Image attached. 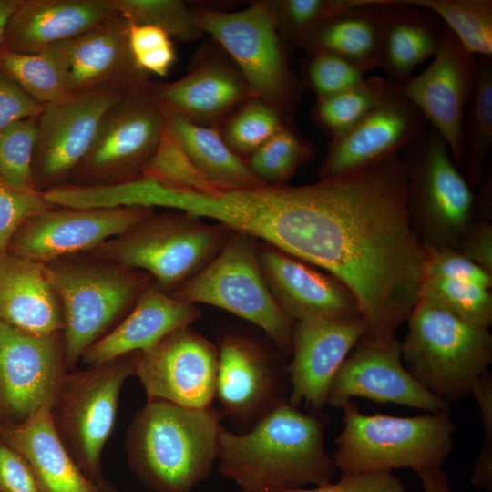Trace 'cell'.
<instances>
[{"mask_svg": "<svg viewBox=\"0 0 492 492\" xmlns=\"http://www.w3.org/2000/svg\"><path fill=\"white\" fill-rule=\"evenodd\" d=\"M261 226L268 244L354 292L363 339L395 338L420 298L426 248L410 221L399 154L344 176L277 188Z\"/></svg>", "mask_w": 492, "mask_h": 492, "instance_id": "1", "label": "cell"}, {"mask_svg": "<svg viewBox=\"0 0 492 492\" xmlns=\"http://www.w3.org/2000/svg\"><path fill=\"white\" fill-rule=\"evenodd\" d=\"M328 423L326 414L302 413L283 399L246 433L220 426V473L241 492H276L331 482L337 467L324 447Z\"/></svg>", "mask_w": 492, "mask_h": 492, "instance_id": "2", "label": "cell"}, {"mask_svg": "<svg viewBox=\"0 0 492 492\" xmlns=\"http://www.w3.org/2000/svg\"><path fill=\"white\" fill-rule=\"evenodd\" d=\"M222 418L212 406L188 408L148 400L127 431L129 467L155 492H191L211 474Z\"/></svg>", "mask_w": 492, "mask_h": 492, "instance_id": "3", "label": "cell"}, {"mask_svg": "<svg viewBox=\"0 0 492 492\" xmlns=\"http://www.w3.org/2000/svg\"><path fill=\"white\" fill-rule=\"evenodd\" d=\"M45 266L62 306L67 371L125 317L154 282L143 271L88 252L62 257Z\"/></svg>", "mask_w": 492, "mask_h": 492, "instance_id": "4", "label": "cell"}, {"mask_svg": "<svg viewBox=\"0 0 492 492\" xmlns=\"http://www.w3.org/2000/svg\"><path fill=\"white\" fill-rule=\"evenodd\" d=\"M400 342L402 361L427 391L448 402L470 395L492 363L488 328L472 324L419 298Z\"/></svg>", "mask_w": 492, "mask_h": 492, "instance_id": "5", "label": "cell"}, {"mask_svg": "<svg viewBox=\"0 0 492 492\" xmlns=\"http://www.w3.org/2000/svg\"><path fill=\"white\" fill-rule=\"evenodd\" d=\"M232 230L188 212H155L88 253L149 273L165 292L204 269L223 249Z\"/></svg>", "mask_w": 492, "mask_h": 492, "instance_id": "6", "label": "cell"}, {"mask_svg": "<svg viewBox=\"0 0 492 492\" xmlns=\"http://www.w3.org/2000/svg\"><path fill=\"white\" fill-rule=\"evenodd\" d=\"M343 429L333 459L342 472L442 466L453 450L456 426L449 413L413 417L363 414L354 401L342 405Z\"/></svg>", "mask_w": 492, "mask_h": 492, "instance_id": "7", "label": "cell"}, {"mask_svg": "<svg viewBox=\"0 0 492 492\" xmlns=\"http://www.w3.org/2000/svg\"><path fill=\"white\" fill-rule=\"evenodd\" d=\"M195 20L237 67L254 97L290 120L302 84L289 66L272 1H256L239 11L193 10Z\"/></svg>", "mask_w": 492, "mask_h": 492, "instance_id": "8", "label": "cell"}, {"mask_svg": "<svg viewBox=\"0 0 492 492\" xmlns=\"http://www.w3.org/2000/svg\"><path fill=\"white\" fill-rule=\"evenodd\" d=\"M412 227L426 249H456L476 194L442 136L428 126L403 150Z\"/></svg>", "mask_w": 492, "mask_h": 492, "instance_id": "9", "label": "cell"}, {"mask_svg": "<svg viewBox=\"0 0 492 492\" xmlns=\"http://www.w3.org/2000/svg\"><path fill=\"white\" fill-rule=\"evenodd\" d=\"M135 375V353L64 375L51 404L55 429L85 477L105 479L101 453L117 417L121 388Z\"/></svg>", "mask_w": 492, "mask_h": 492, "instance_id": "10", "label": "cell"}, {"mask_svg": "<svg viewBox=\"0 0 492 492\" xmlns=\"http://www.w3.org/2000/svg\"><path fill=\"white\" fill-rule=\"evenodd\" d=\"M171 296L228 311L261 328L292 353L294 323L280 308L262 274L257 240L232 231L220 252Z\"/></svg>", "mask_w": 492, "mask_h": 492, "instance_id": "11", "label": "cell"}, {"mask_svg": "<svg viewBox=\"0 0 492 492\" xmlns=\"http://www.w3.org/2000/svg\"><path fill=\"white\" fill-rule=\"evenodd\" d=\"M153 86L127 93L109 108L67 185H109L141 175L167 119L154 98Z\"/></svg>", "mask_w": 492, "mask_h": 492, "instance_id": "12", "label": "cell"}, {"mask_svg": "<svg viewBox=\"0 0 492 492\" xmlns=\"http://www.w3.org/2000/svg\"><path fill=\"white\" fill-rule=\"evenodd\" d=\"M127 93L106 86L43 106L37 116L33 159V180L37 191L69 182L92 146L106 113Z\"/></svg>", "mask_w": 492, "mask_h": 492, "instance_id": "13", "label": "cell"}, {"mask_svg": "<svg viewBox=\"0 0 492 492\" xmlns=\"http://www.w3.org/2000/svg\"><path fill=\"white\" fill-rule=\"evenodd\" d=\"M478 76V57L443 24L440 43L430 65L395 85V92L414 104L446 142L462 171L463 122Z\"/></svg>", "mask_w": 492, "mask_h": 492, "instance_id": "14", "label": "cell"}, {"mask_svg": "<svg viewBox=\"0 0 492 492\" xmlns=\"http://www.w3.org/2000/svg\"><path fill=\"white\" fill-rule=\"evenodd\" d=\"M67 372L62 332L37 336L0 322V428L50 407Z\"/></svg>", "mask_w": 492, "mask_h": 492, "instance_id": "15", "label": "cell"}, {"mask_svg": "<svg viewBox=\"0 0 492 492\" xmlns=\"http://www.w3.org/2000/svg\"><path fill=\"white\" fill-rule=\"evenodd\" d=\"M219 351L191 324L135 353V375L148 400L208 408L216 397Z\"/></svg>", "mask_w": 492, "mask_h": 492, "instance_id": "16", "label": "cell"}, {"mask_svg": "<svg viewBox=\"0 0 492 492\" xmlns=\"http://www.w3.org/2000/svg\"><path fill=\"white\" fill-rule=\"evenodd\" d=\"M155 211L147 207H53L26 219L7 251L41 263L88 252Z\"/></svg>", "mask_w": 492, "mask_h": 492, "instance_id": "17", "label": "cell"}, {"mask_svg": "<svg viewBox=\"0 0 492 492\" xmlns=\"http://www.w3.org/2000/svg\"><path fill=\"white\" fill-rule=\"evenodd\" d=\"M354 397L394 403L425 413H449L450 404L425 389L405 369L400 342L361 339L330 384L326 405L341 408Z\"/></svg>", "mask_w": 492, "mask_h": 492, "instance_id": "18", "label": "cell"}, {"mask_svg": "<svg viewBox=\"0 0 492 492\" xmlns=\"http://www.w3.org/2000/svg\"><path fill=\"white\" fill-rule=\"evenodd\" d=\"M429 126L420 110L394 92L345 132L331 138L320 179L347 175L398 154Z\"/></svg>", "mask_w": 492, "mask_h": 492, "instance_id": "19", "label": "cell"}, {"mask_svg": "<svg viewBox=\"0 0 492 492\" xmlns=\"http://www.w3.org/2000/svg\"><path fill=\"white\" fill-rule=\"evenodd\" d=\"M218 351L219 410L223 417L252 426L284 399L282 372L258 342L244 335H225Z\"/></svg>", "mask_w": 492, "mask_h": 492, "instance_id": "20", "label": "cell"}, {"mask_svg": "<svg viewBox=\"0 0 492 492\" xmlns=\"http://www.w3.org/2000/svg\"><path fill=\"white\" fill-rule=\"evenodd\" d=\"M261 269L276 302L293 323L362 317L359 302L341 281L269 244L258 243Z\"/></svg>", "mask_w": 492, "mask_h": 492, "instance_id": "21", "label": "cell"}, {"mask_svg": "<svg viewBox=\"0 0 492 492\" xmlns=\"http://www.w3.org/2000/svg\"><path fill=\"white\" fill-rule=\"evenodd\" d=\"M364 333L362 317L294 323L292 360L286 368L292 384L289 402L321 412L333 376Z\"/></svg>", "mask_w": 492, "mask_h": 492, "instance_id": "22", "label": "cell"}, {"mask_svg": "<svg viewBox=\"0 0 492 492\" xmlns=\"http://www.w3.org/2000/svg\"><path fill=\"white\" fill-rule=\"evenodd\" d=\"M153 96L166 118L179 117L202 126L217 124L254 97L231 60L202 52L181 78L153 86Z\"/></svg>", "mask_w": 492, "mask_h": 492, "instance_id": "23", "label": "cell"}, {"mask_svg": "<svg viewBox=\"0 0 492 492\" xmlns=\"http://www.w3.org/2000/svg\"><path fill=\"white\" fill-rule=\"evenodd\" d=\"M129 23L119 14L86 33L62 42L72 95L110 86L130 92L149 88L129 45Z\"/></svg>", "mask_w": 492, "mask_h": 492, "instance_id": "24", "label": "cell"}, {"mask_svg": "<svg viewBox=\"0 0 492 492\" xmlns=\"http://www.w3.org/2000/svg\"><path fill=\"white\" fill-rule=\"evenodd\" d=\"M111 0H20L3 43L20 54H36L75 38L115 16Z\"/></svg>", "mask_w": 492, "mask_h": 492, "instance_id": "25", "label": "cell"}, {"mask_svg": "<svg viewBox=\"0 0 492 492\" xmlns=\"http://www.w3.org/2000/svg\"><path fill=\"white\" fill-rule=\"evenodd\" d=\"M200 316L197 304L171 296L153 282L125 317L87 348L81 360L95 365L144 351Z\"/></svg>", "mask_w": 492, "mask_h": 492, "instance_id": "26", "label": "cell"}, {"mask_svg": "<svg viewBox=\"0 0 492 492\" xmlns=\"http://www.w3.org/2000/svg\"><path fill=\"white\" fill-rule=\"evenodd\" d=\"M0 322L37 336L63 331L61 302L44 263L0 253Z\"/></svg>", "mask_w": 492, "mask_h": 492, "instance_id": "27", "label": "cell"}, {"mask_svg": "<svg viewBox=\"0 0 492 492\" xmlns=\"http://www.w3.org/2000/svg\"><path fill=\"white\" fill-rule=\"evenodd\" d=\"M0 439L25 458L41 492H99L58 437L49 407L19 425L0 428Z\"/></svg>", "mask_w": 492, "mask_h": 492, "instance_id": "28", "label": "cell"}, {"mask_svg": "<svg viewBox=\"0 0 492 492\" xmlns=\"http://www.w3.org/2000/svg\"><path fill=\"white\" fill-rule=\"evenodd\" d=\"M387 0H354L328 17L309 35L308 53H329L367 72L378 67Z\"/></svg>", "mask_w": 492, "mask_h": 492, "instance_id": "29", "label": "cell"}, {"mask_svg": "<svg viewBox=\"0 0 492 492\" xmlns=\"http://www.w3.org/2000/svg\"><path fill=\"white\" fill-rule=\"evenodd\" d=\"M442 26L426 9L406 0H387L378 67L395 84L404 83L416 66L434 56Z\"/></svg>", "mask_w": 492, "mask_h": 492, "instance_id": "30", "label": "cell"}, {"mask_svg": "<svg viewBox=\"0 0 492 492\" xmlns=\"http://www.w3.org/2000/svg\"><path fill=\"white\" fill-rule=\"evenodd\" d=\"M167 118L193 165L212 188L236 190L266 185L226 144L218 129L179 117Z\"/></svg>", "mask_w": 492, "mask_h": 492, "instance_id": "31", "label": "cell"}, {"mask_svg": "<svg viewBox=\"0 0 492 492\" xmlns=\"http://www.w3.org/2000/svg\"><path fill=\"white\" fill-rule=\"evenodd\" d=\"M0 70L42 106L73 96L62 42L36 54L0 48Z\"/></svg>", "mask_w": 492, "mask_h": 492, "instance_id": "32", "label": "cell"}, {"mask_svg": "<svg viewBox=\"0 0 492 492\" xmlns=\"http://www.w3.org/2000/svg\"><path fill=\"white\" fill-rule=\"evenodd\" d=\"M478 57V76L463 122L462 171L472 189H478L487 173L492 148V56Z\"/></svg>", "mask_w": 492, "mask_h": 492, "instance_id": "33", "label": "cell"}, {"mask_svg": "<svg viewBox=\"0 0 492 492\" xmlns=\"http://www.w3.org/2000/svg\"><path fill=\"white\" fill-rule=\"evenodd\" d=\"M395 83L388 77L372 76L341 93L317 98L313 117L331 138L345 132L394 92Z\"/></svg>", "mask_w": 492, "mask_h": 492, "instance_id": "34", "label": "cell"}, {"mask_svg": "<svg viewBox=\"0 0 492 492\" xmlns=\"http://www.w3.org/2000/svg\"><path fill=\"white\" fill-rule=\"evenodd\" d=\"M435 14L477 56H492L491 0H406Z\"/></svg>", "mask_w": 492, "mask_h": 492, "instance_id": "35", "label": "cell"}, {"mask_svg": "<svg viewBox=\"0 0 492 492\" xmlns=\"http://www.w3.org/2000/svg\"><path fill=\"white\" fill-rule=\"evenodd\" d=\"M313 152V146L288 124L256 149L246 163L266 185H283Z\"/></svg>", "mask_w": 492, "mask_h": 492, "instance_id": "36", "label": "cell"}, {"mask_svg": "<svg viewBox=\"0 0 492 492\" xmlns=\"http://www.w3.org/2000/svg\"><path fill=\"white\" fill-rule=\"evenodd\" d=\"M140 176L176 190L203 193L217 190L207 182L193 165L168 118L158 146L144 166Z\"/></svg>", "mask_w": 492, "mask_h": 492, "instance_id": "37", "label": "cell"}, {"mask_svg": "<svg viewBox=\"0 0 492 492\" xmlns=\"http://www.w3.org/2000/svg\"><path fill=\"white\" fill-rule=\"evenodd\" d=\"M420 298L467 323L488 328L492 323V294L488 288L436 277H426Z\"/></svg>", "mask_w": 492, "mask_h": 492, "instance_id": "38", "label": "cell"}, {"mask_svg": "<svg viewBox=\"0 0 492 492\" xmlns=\"http://www.w3.org/2000/svg\"><path fill=\"white\" fill-rule=\"evenodd\" d=\"M115 11L129 24L159 27L179 41H193L203 33L193 10L179 0H111Z\"/></svg>", "mask_w": 492, "mask_h": 492, "instance_id": "39", "label": "cell"}, {"mask_svg": "<svg viewBox=\"0 0 492 492\" xmlns=\"http://www.w3.org/2000/svg\"><path fill=\"white\" fill-rule=\"evenodd\" d=\"M290 124L281 113L252 97L241 105L225 124L221 136L239 156L251 155L276 132Z\"/></svg>", "mask_w": 492, "mask_h": 492, "instance_id": "40", "label": "cell"}, {"mask_svg": "<svg viewBox=\"0 0 492 492\" xmlns=\"http://www.w3.org/2000/svg\"><path fill=\"white\" fill-rule=\"evenodd\" d=\"M36 133L37 117L20 119L0 132V175L26 190H36L33 180Z\"/></svg>", "mask_w": 492, "mask_h": 492, "instance_id": "41", "label": "cell"}, {"mask_svg": "<svg viewBox=\"0 0 492 492\" xmlns=\"http://www.w3.org/2000/svg\"><path fill=\"white\" fill-rule=\"evenodd\" d=\"M354 0L272 1L282 41L287 49L302 48L309 35L332 14Z\"/></svg>", "mask_w": 492, "mask_h": 492, "instance_id": "42", "label": "cell"}, {"mask_svg": "<svg viewBox=\"0 0 492 492\" xmlns=\"http://www.w3.org/2000/svg\"><path fill=\"white\" fill-rule=\"evenodd\" d=\"M476 195L472 217L457 250L492 275V176L487 170Z\"/></svg>", "mask_w": 492, "mask_h": 492, "instance_id": "43", "label": "cell"}, {"mask_svg": "<svg viewBox=\"0 0 492 492\" xmlns=\"http://www.w3.org/2000/svg\"><path fill=\"white\" fill-rule=\"evenodd\" d=\"M303 67L304 84L317 98L330 97L362 84L365 72L359 67L329 53H309Z\"/></svg>", "mask_w": 492, "mask_h": 492, "instance_id": "44", "label": "cell"}, {"mask_svg": "<svg viewBox=\"0 0 492 492\" xmlns=\"http://www.w3.org/2000/svg\"><path fill=\"white\" fill-rule=\"evenodd\" d=\"M53 207L42 192L17 188L0 175V253L7 251L12 237L26 219Z\"/></svg>", "mask_w": 492, "mask_h": 492, "instance_id": "45", "label": "cell"}, {"mask_svg": "<svg viewBox=\"0 0 492 492\" xmlns=\"http://www.w3.org/2000/svg\"><path fill=\"white\" fill-rule=\"evenodd\" d=\"M130 49L138 67L148 75H168L175 61L171 37L162 29L129 24Z\"/></svg>", "mask_w": 492, "mask_h": 492, "instance_id": "46", "label": "cell"}, {"mask_svg": "<svg viewBox=\"0 0 492 492\" xmlns=\"http://www.w3.org/2000/svg\"><path fill=\"white\" fill-rule=\"evenodd\" d=\"M470 395L476 399L481 415L482 447L474 460L470 482L492 492V376L486 373L474 385Z\"/></svg>", "mask_w": 492, "mask_h": 492, "instance_id": "47", "label": "cell"}, {"mask_svg": "<svg viewBox=\"0 0 492 492\" xmlns=\"http://www.w3.org/2000/svg\"><path fill=\"white\" fill-rule=\"evenodd\" d=\"M425 278L470 282L490 289L492 275L452 248L426 249Z\"/></svg>", "mask_w": 492, "mask_h": 492, "instance_id": "48", "label": "cell"}, {"mask_svg": "<svg viewBox=\"0 0 492 492\" xmlns=\"http://www.w3.org/2000/svg\"><path fill=\"white\" fill-rule=\"evenodd\" d=\"M276 492H405L402 480L391 470L343 472L335 483L313 488L282 489Z\"/></svg>", "mask_w": 492, "mask_h": 492, "instance_id": "49", "label": "cell"}, {"mask_svg": "<svg viewBox=\"0 0 492 492\" xmlns=\"http://www.w3.org/2000/svg\"><path fill=\"white\" fill-rule=\"evenodd\" d=\"M43 106L0 70V132L13 123L37 117Z\"/></svg>", "mask_w": 492, "mask_h": 492, "instance_id": "50", "label": "cell"}, {"mask_svg": "<svg viewBox=\"0 0 492 492\" xmlns=\"http://www.w3.org/2000/svg\"><path fill=\"white\" fill-rule=\"evenodd\" d=\"M0 492H41L25 458L0 439Z\"/></svg>", "mask_w": 492, "mask_h": 492, "instance_id": "51", "label": "cell"}, {"mask_svg": "<svg viewBox=\"0 0 492 492\" xmlns=\"http://www.w3.org/2000/svg\"><path fill=\"white\" fill-rule=\"evenodd\" d=\"M424 492H452L447 477L442 466H436L415 471Z\"/></svg>", "mask_w": 492, "mask_h": 492, "instance_id": "52", "label": "cell"}, {"mask_svg": "<svg viewBox=\"0 0 492 492\" xmlns=\"http://www.w3.org/2000/svg\"><path fill=\"white\" fill-rule=\"evenodd\" d=\"M20 0H0V47L7 23L15 11Z\"/></svg>", "mask_w": 492, "mask_h": 492, "instance_id": "53", "label": "cell"}, {"mask_svg": "<svg viewBox=\"0 0 492 492\" xmlns=\"http://www.w3.org/2000/svg\"><path fill=\"white\" fill-rule=\"evenodd\" d=\"M98 487H99V492H118L114 487V486L107 480H104Z\"/></svg>", "mask_w": 492, "mask_h": 492, "instance_id": "54", "label": "cell"}]
</instances>
